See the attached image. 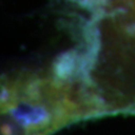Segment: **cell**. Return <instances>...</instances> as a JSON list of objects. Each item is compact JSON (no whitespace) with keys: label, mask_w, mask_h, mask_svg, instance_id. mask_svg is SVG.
<instances>
[{"label":"cell","mask_w":135,"mask_h":135,"mask_svg":"<svg viewBox=\"0 0 135 135\" xmlns=\"http://www.w3.org/2000/svg\"><path fill=\"white\" fill-rule=\"evenodd\" d=\"M103 112L94 94L68 82V70L61 66L54 78L31 77L3 84L1 135H52Z\"/></svg>","instance_id":"obj_1"},{"label":"cell","mask_w":135,"mask_h":135,"mask_svg":"<svg viewBox=\"0 0 135 135\" xmlns=\"http://www.w3.org/2000/svg\"><path fill=\"white\" fill-rule=\"evenodd\" d=\"M131 1H133V2H135V0H131Z\"/></svg>","instance_id":"obj_2"}]
</instances>
